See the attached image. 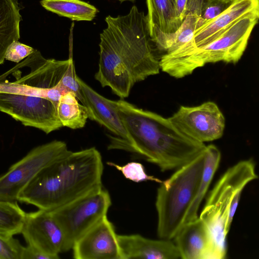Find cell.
I'll list each match as a JSON object with an SVG mask.
<instances>
[{
  "instance_id": "6da1fadb",
  "label": "cell",
  "mask_w": 259,
  "mask_h": 259,
  "mask_svg": "<svg viewBox=\"0 0 259 259\" xmlns=\"http://www.w3.org/2000/svg\"><path fill=\"white\" fill-rule=\"evenodd\" d=\"M107 27L100 33L98 70L96 80L110 88L121 99L133 86L159 73V60L153 53L144 13L133 6L129 13L105 19Z\"/></svg>"
},
{
  "instance_id": "7a4b0ae2",
  "label": "cell",
  "mask_w": 259,
  "mask_h": 259,
  "mask_svg": "<svg viewBox=\"0 0 259 259\" xmlns=\"http://www.w3.org/2000/svg\"><path fill=\"white\" fill-rule=\"evenodd\" d=\"M114 103L127 135L119 149L137 153L162 171L177 169L205 151L203 143L183 134L168 118L122 99Z\"/></svg>"
},
{
  "instance_id": "3957f363",
  "label": "cell",
  "mask_w": 259,
  "mask_h": 259,
  "mask_svg": "<svg viewBox=\"0 0 259 259\" xmlns=\"http://www.w3.org/2000/svg\"><path fill=\"white\" fill-rule=\"evenodd\" d=\"M103 169L101 153L95 147L69 150L42 169L17 200L53 210L102 187Z\"/></svg>"
},
{
  "instance_id": "277c9868",
  "label": "cell",
  "mask_w": 259,
  "mask_h": 259,
  "mask_svg": "<svg viewBox=\"0 0 259 259\" xmlns=\"http://www.w3.org/2000/svg\"><path fill=\"white\" fill-rule=\"evenodd\" d=\"M258 19L259 10L252 12L239 18L215 39L202 47L182 53H165L159 60L160 69L180 78L207 63H237Z\"/></svg>"
},
{
  "instance_id": "5b68a950",
  "label": "cell",
  "mask_w": 259,
  "mask_h": 259,
  "mask_svg": "<svg viewBox=\"0 0 259 259\" xmlns=\"http://www.w3.org/2000/svg\"><path fill=\"white\" fill-rule=\"evenodd\" d=\"M257 178L254 162L243 160L229 168L209 193L199 217L209 230L217 259L226 258L227 236L241 194L247 184Z\"/></svg>"
},
{
  "instance_id": "8992f818",
  "label": "cell",
  "mask_w": 259,
  "mask_h": 259,
  "mask_svg": "<svg viewBox=\"0 0 259 259\" xmlns=\"http://www.w3.org/2000/svg\"><path fill=\"white\" fill-rule=\"evenodd\" d=\"M204 151L160 183L155 207L157 234L161 239H173L184 224L203 173Z\"/></svg>"
},
{
  "instance_id": "52a82bcc",
  "label": "cell",
  "mask_w": 259,
  "mask_h": 259,
  "mask_svg": "<svg viewBox=\"0 0 259 259\" xmlns=\"http://www.w3.org/2000/svg\"><path fill=\"white\" fill-rule=\"evenodd\" d=\"M69 60L45 58L34 52L0 75V92L42 98L57 107L64 92L58 87L66 71Z\"/></svg>"
},
{
  "instance_id": "ba28073f",
  "label": "cell",
  "mask_w": 259,
  "mask_h": 259,
  "mask_svg": "<svg viewBox=\"0 0 259 259\" xmlns=\"http://www.w3.org/2000/svg\"><path fill=\"white\" fill-rule=\"evenodd\" d=\"M108 191L103 186L57 208L49 210L60 226L65 238L64 252L106 217L111 205Z\"/></svg>"
},
{
  "instance_id": "9c48e42d",
  "label": "cell",
  "mask_w": 259,
  "mask_h": 259,
  "mask_svg": "<svg viewBox=\"0 0 259 259\" xmlns=\"http://www.w3.org/2000/svg\"><path fill=\"white\" fill-rule=\"evenodd\" d=\"M68 151L67 144L58 140L32 149L0 176V200L17 201L20 192L42 169Z\"/></svg>"
},
{
  "instance_id": "30bf717a",
  "label": "cell",
  "mask_w": 259,
  "mask_h": 259,
  "mask_svg": "<svg viewBox=\"0 0 259 259\" xmlns=\"http://www.w3.org/2000/svg\"><path fill=\"white\" fill-rule=\"evenodd\" d=\"M0 111L25 126L38 128L47 134L63 126L57 106L45 98L0 92Z\"/></svg>"
},
{
  "instance_id": "8fae6325",
  "label": "cell",
  "mask_w": 259,
  "mask_h": 259,
  "mask_svg": "<svg viewBox=\"0 0 259 259\" xmlns=\"http://www.w3.org/2000/svg\"><path fill=\"white\" fill-rule=\"evenodd\" d=\"M168 118L183 134L203 143L221 138L225 126L223 113L212 101L196 106H181Z\"/></svg>"
},
{
  "instance_id": "7c38bea8",
  "label": "cell",
  "mask_w": 259,
  "mask_h": 259,
  "mask_svg": "<svg viewBox=\"0 0 259 259\" xmlns=\"http://www.w3.org/2000/svg\"><path fill=\"white\" fill-rule=\"evenodd\" d=\"M21 233L28 245L53 259L59 258V253L64 252L63 232L49 210L26 213Z\"/></svg>"
},
{
  "instance_id": "4fadbf2b",
  "label": "cell",
  "mask_w": 259,
  "mask_h": 259,
  "mask_svg": "<svg viewBox=\"0 0 259 259\" xmlns=\"http://www.w3.org/2000/svg\"><path fill=\"white\" fill-rule=\"evenodd\" d=\"M81 103L87 108L88 118L104 126L116 137L111 142L110 149H119L127 140V135L115 106L114 101L98 93L77 76Z\"/></svg>"
},
{
  "instance_id": "5bb4252c",
  "label": "cell",
  "mask_w": 259,
  "mask_h": 259,
  "mask_svg": "<svg viewBox=\"0 0 259 259\" xmlns=\"http://www.w3.org/2000/svg\"><path fill=\"white\" fill-rule=\"evenodd\" d=\"M75 259H121L114 226L105 217L74 244Z\"/></svg>"
},
{
  "instance_id": "9a60e30c",
  "label": "cell",
  "mask_w": 259,
  "mask_h": 259,
  "mask_svg": "<svg viewBox=\"0 0 259 259\" xmlns=\"http://www.w3.org/2000/svg\"><path fill=\"white\" fill-rule=\"evenodd\" d=\"M259 10V0H234L220 15L195 30L192 39L170 53H182L202 47L213 40L241 17Z\"/></svg>"
},
{
  "instance_id": "2e32d148",
  "label": "cell",
  "mask_w": 259,
  "mask_h": 259,
  "mask_svg": "<svg viewBox=\"0 0 259 259\" xmlns=\"http://www.w3.org/2000/svg\"><path fill=\"white\" fill-rule=\"evenodd\" d=\"M174 239L183 259H216L215 248L209 230L199 217L184 224Z\"/></svg>"
},
{
  "instance_id": "e0dca14e",
  "label": "cell",
  "mask_w": 259,
  "mask_h": 259,
  "mask_svg": "<svg viewBox=\"0 0 259 259\" xmlns=\"http://www.w3.org/2000/svg\"><path fill=\"white\" fill-rule=\"evenodd\" d=\"M121 259H177L179 252L170 240L151 239L139 234L118 235Z\"/></svg>"
},
{
  "instance_id": "ac0fdd59",
  "label": "cell",
  "mask_w": 259,
  "mask_h": 259,
  "mask_svg": "<svg viewBox=\"0 0 259 259\" xmlns=\"http://www.w3.org/2000/svg\"><path fill=\"white\" fill-rule=\"evenodd\" d=\"M146 15L151 40L155 42L163 34L176 32L182 23L176 15V0H146Z\"/></svg>"
},
{
  "instance_id": "d6986e66",
  "label": "cell",
  "mask_w": 259,
  "mask_h": 259,
  "mask_svg": "<svg viewBox=\"0 0 259 259\" xmlns=\"http://www.w3.org/2000/svg\"><path fill=\"white\" fill-rule=\"evenodd\" d=\"M20 10L17 0H0V65L4 62L8 47L20 37Z\"/></svg>"
},
{
  "instance_id": "ffe728a7",
  "label": "cell",
  "mask_w": 259,
  "mask_h": 259,
  "mask_svg": "<svg viewBox=\"0 0 259 259\" xmlns=\"http://www.w3.org/2000/svg\"><path fill=\"white\" fill-rule=\"evenodd\" d=\"M221 157L220 151L215 145L206 146L204 151V163L202 177L196 195L186 214L184 224L198 217L199 208L219 167Z\"/></svg>"
},
{
  "instance_id": "44dd1931",
  "label": "cell",
  "mask_w": 259,
  "mask_h": 259,
  "mask_svg": "<svg viewBox=\"0 0 259 259\" xmlns=\"http://www.w3.org/2000/svg\"><path fill=\"white\" fill-rule=\"evenodd\" d=\"M47 10L73 21H92L99 12L93 5L81 0H42Z\"/></svg>"
},
{
  "instance_id": "7402d4cb",
  "label": "cell",
  "mask_w": 259,
  "mask_h": 259,
  "mask_svg": "<svg viewBox=\"0 0 259 259\" xmlns=\"http://www.w3.org/2000/svg\"><path fill=\"white\" fill-rule=\"evenodd\" d=\"M72 92L64 93L57 107L58 117L63 126L75 130L84 126L88 118L86 107L79 103Z\"/></svg>"
},
{
  "instance_id": "603a6c76",
  "label": "cell",
  "mask_w": 259,
  "mask_h": 259,
  "mask_svg": "<svg viewBox=\"0 0 259 259\" xmlns=\"http://www.w3.org/2000/svg\"><path fill=\"white\" fill-rule=\"evenodd\" d=\"M199 16L196 13L187 14L178 29L171 34H164L156 47L160 51L170 53L189 42L197 29Z\"/></svg>"
},
{
  "instance_id": "cb8c5ba5",
  "label": "cell",
  "mask_w": 259,
  "mask_h": 259,
  "mask_svg": "<svg viewBox=\"0 0 259 259\" xmlns=\"http://www.w3.org/2000/svg\"><path fill=\"white\" fill-rule=\"evenodd\" d=\"M25 213L16 201L0 200V236L21 233Z\"/></svg>"
},
{
  "instance_id": "d4e9b609",
  "label": "cell",
  "mask_w": 259,
  "mask_h": 259,
  "mask_svg": "<svg viewBox=\"0 0 259 259\" xmlns=\"http://www.w3.org/2000/svg\"><path fill=\"white\" fill-rule=\"evenodd\" d=\"M107 164L110 166L115 167L120 171L126 179L134 182L139 183L152 181L160 183L162 182L158 178L148 175L144 166L139 162H130L122 165H118L113 162H107Z\"/></svg>"
},
{
  "instance_id": "484cf974",
  "label": "cell",
  "mask_w": 259,
  "mask_h": 259,
  "mask_svg": "<svg viewBox=\"0 0 259 259\" xmlns=\"http://www.w3.org/2000/svg\"><path fill=\"white\" fill-rule=\"evenodd\" d=\"M234 0H203L197 29L225 11Z\"/></svg>"
},
{
  "instance_id": "4316f807",
  "label": "cell",
  "mask_w": 259,
  "mask_h": 259,
  "mask_svg": "<svg viewBox=\"0 0 259 259\" xmlns=\"http://www.w3.org/2000/svg\"><path fill=\"white\" fill-rule=\"evenodd\" d=\"M74 64L72 58H69V64L66 72L60 80L58 87L64 93H73L77 99L81 102L80 89L77 81Z\"/></svg>"
},
{
  "instance_id": "83f0119b",
  "label": "cell",
  "mask_w": 259,
  "mask_h": 259,
  "mask_svg": "<svg viewBox=\"0 0 259 259\" xmlns=\"http://www.w3.org/2000/svg\"><path fill=\"white\" fill-rule=\"evenodd\" d=\"M23 247L13 236H0V259H21Z\"/></svg>"
},
{
  "instance_id": "f1b7e54d",
  "label": "cell",
  "mask_w": 259,
  "mask_h": 259,
  "mask_svg": "<svg viewBox=\"0 0 259 259\" xmlns=\"http://www.w3.org/2000/svg\"><path fill=\"white\" fill-rule=\"evenodd\" d=\"M35 49L18 40L13 41L8 48L5 59L17 63L32 54Z\"/></svg>"
},
{
  "instance_id": "f546056e",
  "label": "cell",
  "mask_w": 259,
  "mask_h": 259,
  "mask_svg": "<svg viewBox=\"0 0 259 259\" xmlns=\"http://www.w3.org/2000/svg\"><path fill=\"white\" fill-rule=\"evenodd\" d=\"M21 259H53L50 256L29 245L23 247Z\"/></svg>"
},
{
  "instance_id": "4dcf8cb0",
  "label": "cell",
  "mask_w": 259,
  "mask_h": 259,
  "mask_svg": "<svg viewBox=\"0 0 259 259\" xmlns=\"http://www.w3.org/2000/svg\"><path fill=\"white\" fill-rule=\"evenodd\" d=\"M188 0H176V15L178 20L182 23L186 16Z\"/></svg>"
},
{
  "instance_id": "1f68e13d",
  "label": "cell",
  "mask_w": 259,
  "mask_h": 259,
  "mask_svg": "<svg viewBox=\"0 0 259 259\" xmlns=\"http://www.w3.org/2000/svg\"><path fill=\"white\" fill-rule=\"evenodd\" d=\"M202 2L203 0H188L186 14L189 13H196L200 17Z\"/></svg>"
},
{
  "instance_id": "d6a6232c",
  "label": "cell",
  "mask_w": 259,
  "mask_h": 259,
  "mask_svg": "<svg viewBox=\"0 0 259 259\" xmlns=\"http://www.w3.org/2000/svg\"><path fill=\"white\" fill-rule=\"evenodd\" d=\"M118 1H119L120 2L122 3V2H123L125 1H130V2H134L136 0H118Z\"/></svg>"
}]
</instances>
